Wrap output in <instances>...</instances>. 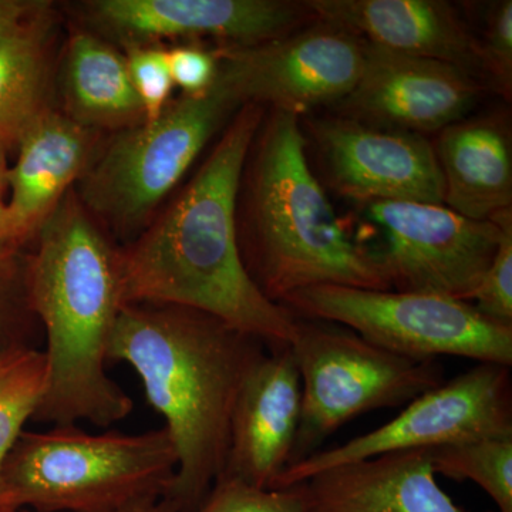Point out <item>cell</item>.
<instances>
[{
	"instance_id": "8",
	"label": "cell",
	"mask_w": 512,
	"mask_h": 512,
	"mask_svg": "<svg viewBox=\"0 0 512 512\" xmlns=\"http://www.w3.org/2000/svg\"><path fill=\"white\" fill-rule=\"evenodd\" d=\"M281 305L296 318L345 326L409 359L447 355L512 365V326L485 318L473 303L450 296L319 285L286 296Z\"/></svg>"
},
{
	"instance_id": "23",
	"label": "cell",
	"mask_w": 512,
	"mask_h": 512,
	"mask_svg": "<svg viewBox=\"0 0 512 512\" xmlns=\"http://www.w3.org/2000/svg\"><path fill=\"white\" fill-rule=\"evenodd\" d=\"M45 342L30 296V252L0 247V362Z\"/></svg>"
},
{
	"instance_id": "4",
	"label": "cell",
	"mask_w": 512,
	"mask_h": 512,
	"mask_svg": "<svg viewBox=\"0 0 512 512\" xmlns=\"http://www.w3.org/2000/svg\"><path fill=\"white\" fill-rule=\"evenodd\" d=\"M301 119L271 110L242 171L247 224L238 229L248 275L269 301L319 285L390 291L377 249L349 237L308 160Z\"/></svg>"
},
{
	"instance_id": "29",
	"label": "cell",
	"mask_w": 512,
	"mask_h": 512,
	"mask_svg": "<svg viewBox=\"0 0 512 512\" xmlns=\"http://www.w3.org/2000/svg\"><path fill=\"white\" fill-rule=\"evenodd\" d=\"M167 59L174 87H180L184 96H201L217 80L218 63L214 50L195 45L175 46L167 49Z\"/></svg>"
},
{
	"instance_id": "16",
	"label": "cell",
	"mask_w": 512,
	"mask_h": 512,
	"mask_svg": "<svg viewBox=\"0 0 512 512\" xmlns=\"http://www.w3.org/2000/svg\"><path fill=\"white\" fill-rule=\"evenodd\" d=\"M313 16L369 45L460 67L483 83L477 36L441 0H306Z\"/></svg>"
},
{
	"instance_id": "3",
	"label": "cell",
	"mask_w": 512,
	"mask_h": 512,
	"mask_svg": "<svg viewBox=\"0 0 512 512\" xmlns=\"http://www.w3.org/2000/svg\"><path fill=\"white\" fill-rule=\"evenodd\" d=\"M30 252V296L45 339L47 379L33 417L52 426L82 421L109 429L134 402L107 373L121 309L120 249L76 195L43 222Z\"/></svg>"
},
{
	"instance_id": "27",
	"label": "cell",
	"mask_w": 512,
	"mask_h": 512,
	"mask_svg": "<svg viewBox=\"0 0 512 512\" xmlns=\"http://www.w3.org/2000/svg\"><path fill=\"white\" fill-rule=\"evenodd\" d=\"M124 56L146 121L156 120L170 103L174 89L167 49L160 45L131 46L126 47Z\"/></svg>"
},
{
	"instance_id": "32",
	"label": "cell",
	"mask_w": 512,
	"mask_h": 512,
	"mask_svg": "<svg viewBox=\"0 0 512 512\" xmlns=\"http://www.w3.org/2000/svg\"><path fill=\"white\" fill-rule=\"evenodd\" d=\"M6 148L0 146V200H6L9 192V165L6 160Z\"/></svg>"
},
{
	"instance_id": "18",
	"label": "cell",
	"mask_w": 512,
	"mask_h": 512,
	"mask_svg": "<svg viewBox=\"0 0 512 512\" xmlns=\"http://www.w3.org/2000/svg\"><path fill=\"white\" fill-rule=\"evenodd\" d=\"M295 487L308 512H464L437 484L429 450L342 464Z\"/></svg>"
},
{
	"instance_id": "15",
	"label": "cell",
	"mask_w": 512,
	"mask_h": 512,
	"mask_svg": "<svg viewBox=\"0 0 512 512\" xmlns=\"http://www.w3.org/2000/svg\"><path fill=\"white\" fill-rule=\"evenodd\" d=\"M301 412V376L291 345L268 348L239 392L217 481L272 488L291 463Z\"/></svg>"
},
{
	"instance_id": "7",
	"label": "cell",
	"mask_w": 512,
	"mask_h": 512,
	"mask_svg": "<svg viewBox=\"0 0 512 512\" xmlns=\"http://www.w3.org/2000/svg\"><path fill=\"white\" fill-rule=\"evenodd\" d=\"M291 348L301 376L302 412L289 467L315 454L356 416L406 406L444 382L437 359L394 355L323 320L296 318Z\"/></svg>"
},
{
	"instance_id": "17",
	"label": "cell",
	"mask_w": 512,
	"mask_h": 512,
	"mask_svg": "<svg viewBox=\"0 0 512 512\" xmlns=\"http://www.w3.org/2000/svg\"><path fill=\"white\" fill-rule=\"evenodd\" d=\"M100 133L49 109L19 141L9 168V242L26 248L94 160Z\"/></svg>"
},
{
	"instance_id": "25",
	"label": "cell",
	"mask_w": 512,
	"mask_h": 512,
	"mask_svg": "<svg viewBox=\"0 0 512 512\" xmlns=\"http://www.w3.org/2000/svg\"><path fill=\"white\" fill-rule=\"evenodd\" d=\"M495 215L501 224L500 242L468 302L485 318L512 326V208Z\"/></svg>"
},
{
	"instance_id": "20",
	"label": "cell",
	"mask_w": 512,
	"mask_h": 512,
	"mask_svg": "<svg viewBox=\"0 0 512 512\" xmlns=\"http://www.w3.org/2000/svg\"><path fill=\"white\" fill-rule=\"evenodd\" d=\"M63 113L97 131H123L146 121L131 83L126 56L87 30L67 42L63 66Z\"/></svg>"
},
{
	"instance_id": "13",
	"label": "cell",
	"mask_w": 512,
	"mask_h": 512,
	"mask_svg": "<svg viewBox=\"0 0 512 512\" xmlns=\"http://www.w3.org/2000/svg\"><path fill=\"white\" fill-rule=\"evenodd\" d=\"M311 133L329 183L360 204H444V183L433 144L421 134L376 127L350 117H325Z\"/></svg>"
},
{
	"instance_id": "31",
	"label": "cell",
	"mask_w": 512,
	"mask_h": 512,
	"mask_svg": "<svg viewBox=\"0 0 512 512\" xmlns=\"http://www.w3.org/2000/svg\"><path fill=\"white\" fill-rule=\"evenodd\" d=\"M20 512H33V511H20ZM114 512H178L173 501L170 498L165 497H151L146 500L137 501L127 505V507L121 508L119 511Z\"/></svg>"
},
{
	"instance_id": "11",
	"label": "cell",
	"mask_w": 512,
	"mask_h": 512,
	"mask_svg": "<svg viewBox=\"0 0 512 512\" xmlns=\"http://www.w3.org/2000/svg\"><path fill=\"white\" fill-rule=\"evenodd\" d=\"M365 210L382 229L384 247L377 254L393 291L436 293L468 302L501 238L497 215L471 220L444 204L373 202Z\"/></svg>"
},
{
	"instance_id": "28",
	"label": "cell",
	"mask_w": 512,
	"mask_h": 512,
	"mask_svg": "<svg viewBox=\"0 0 512 512\" xmlns=\"http://www.w3.org/2000/svg\"><path fill=\"white\" fill-rule=\"evenodd\" d=\"M198 512H308L301 493L289 488H255L237 481H217Z\"/></svg>"
},
{
	"instance_id": "21",
	"label": "cell",
	"mask_w": 512,
	"mask_h": 512,
	"mask_svg": "<svg viewBox=\"0 0 512 512\" xmlns=\"http://www.w3.org/2000/svg\"><path fill=\"white\" fill-rule=\"evenodd\" d=\"M53 16L43 5L0 46V146L18 147L49 106Z\"/></svg>"
},
{
	"instance_id": "19",
	"label": "cell",
	"mask_w": 512,
	"mask_h": 512,
	"mask_svg": "<svg viewBox=\"0 0 512 512\" xmlns=\"http://www.w3.org/2000/svg\"><path fill=\"white\" fill-rule=\"evenodd\" d=\"M511 128L505 116L466 117L441 130L433 144L444 183V205L490 220L512 205Z\"/></svg>"
},
{
	"instance_id": "33",
	"label": "cell",
	"mask_w": 512,
	"mask_h": 512,
	"mask_svg": "<svg viewBox=\"0 0 512 512\" xmlns=\"http://www.w3.org/2000/svg\"><path fill=\"white\" fill-rule=\"evenodd\" d=\"M0 247H12L9 242V218L6 200H0Z\"/></svg>"
},
{
	"instance_id": "1",
	"label": "cell",
	"mask_w": 512,
	"mask_h": 512,
	"mask_svg": "<svg viewBox=\"0 0 512 512\" xmlns=\"http://www.w3.org/2000/svg\"><path fill=\"white\" fill-rule=\"evenodd\" d=\"M265 109L244 104L175 201L120 249L126 305H174L224 320L264 340L291 345L296 316L266 299L239 251V184Z\"/></svg>"
},
{
	"instance_id": "10",
	"label": "cell",
	"mask_w": 512,
	"mask_h": 512,
	"mask_svg": "<svg viewBox=\"0 0 512 512\" xmlns=\"http://www.w3.org/2000/svg\"><path fill=\"white\" fill-rule=\"evenodd\" d=\"M217 80L239 106L271 107L301 119L335 106L355 89L366 42L316 19L288 35L248 46H220Z\"/></svg>"
},
{
	"instance_id": "6",
	"label": "cell",
	"mask_w": 512,
	"mask_h": 512,
	"mask_svg": "<svg viewBox=\"0 0 512 512\" xmlns=\"http://www.w3.org/2000/svg\"><path fill=\"white\" fill-rule=\"evenodd\" d=\"M239 104L224 86L171 100L160 117L117 131L80 178V202L120 234L147 228L161 202Z\"/></svg>"
},
{
	"instance_id": "2",
	"label": "cell",
	"mask_w": 512,
	"mask_h": 512,
	"mask_svg": "<svg viewBox=\"0 0 512 512\" xmlns=\"http://www.w3.org/2000/svg\"><path fill=\"white\" fill-rule=\"evenodd\" d=\"M266 350L264 340L195 309H121L109 362L130 366L164 417L178 460L165 497L178 512L200 511L220 478L239 392Z\"/></svg>"
},
{
	"instance_id": "14",
	"label": "cell",
	"mask_w": 512,
	"mask_h": 512,
	"mask_svg": "<svg viewBox=\"0 0 512 512\" xmlns=\"http://www.w3.org/2000/svg\"><path fill=\"white\" fill-rule=\"evenodd\" d=\"M483 86L453 64L399 55L366 43L362 74L338 106L340 116L426 136L466 119Z\"/></svg>"
},
{
	"instance_id": "26",
	"label": "cell",
	"mask_w": 512,
	"mask_h": 512,
	"mask_svg": "<svg viewBox=\"0 0 512 512\" xmlns=\"http://www.w3.org/2000/svg\"><path fill=\"white\" fill-rule=\"evenodd\" d=\"M484 86L504 99L512 96V2H493L484 16V32L478 39Z\"/></svg>"
},
{
	"instance_id": "22",
	"label": "cell",
	"mask_w": 512,
	"mask_h": 512,
	"mask_svg": "<svg viewBox=\"0 0 512 512\" xmlns=\"http://www.w3.org/2000/svg\"><path fill=\"white\" fill-rule=\"evenodd\" d=\"M429 453L436 476L474 481L498 511L512 512V437L433 448Z\"/></svg>"
},
{
	"instance_id": "9",
	"label": "cell",
	"mask_w": 512,
	"mask_h": 512,
	"mask_svg": "<svg viewBox=\"0 0 512 512\" xmlns=\"http://www.w3.org/2000/svg\"><path fill=\"white\" fill-rule=\"evenodd\" d=\"M512 437L511 367H476L407 403L396 419L330 450L316 451L286 468L272 488H289L322 471L380 454L433 450Z\"/></svg>"
},
{
	"instance_id": "30",
	"label": "cell",
	"mask_w": 512,
	"mask_h": 512,
	"mask_svg": "<svg viewBox=\"0 0 512 512\" xmlns=\"http://www.w3.org/2000/svg\"><path fill=\"white\" fill-rule=\"evenodd\" d=\"M42 5L36 0H0V46Z\"/></svg>"
},
{
	"instance_id": "24",
	"label": "cell",
	"mask_w": 512,
	"mask_h": 512,
	"mask_svg": "<svg viewBox=\"0 0 512 512\" xmlns=\"http://www.w3.org/2000/svg\"><path fill=\"white\" fill-rule=\"evenodd\" d=\"M43 350H28L0 362V468L46 392Z\"/></svg>"
},
{
	"instance_id": "12",
	"label": "cell",
	"mask_w": 512,
	"mask_h": 512,
	"mask_svg": "<svg viewBox=\"0 0 512 512\" xmlns=\"http://www.w3.org/2000/svg\"><path fill=\"white\" fill-rule=\"evenodd\" d=\"M84 18L121 45L211 37L220 46L276 39L315 22L305 2L289 0H92Z\"/></svg>"
},
{
	"instance_id": "5",
	"label": "cell",
	"mask_w": 512,
	"mask_h": 512,
	"mask_svg": "<svg viewBox=\"0 0 512 512\" xmlns=\"http://www.w3.org/2000/svg\"><path fill=\"white\" fill-rule=\"evenodd\" d=\"M178 460L167 429L89 433L79 424L23 431L0 468V507L114 512L163 497Z\"/></svg>"
},
{
	"instance_id": "34",
	"label": "cell",
	"mask_w": 512,
	"mask_h": 512,
	"mask_svg": "<svg viewBox=\"0 0 512 512\" xmlns=\"http://www.w3.org/2000/svg\"><path fill=\"white\" fill-rule=\"evenodd\" d=\"M0 512H20V511L12 510V508L0 507Z\"/></svg>"
}]
</instances>
